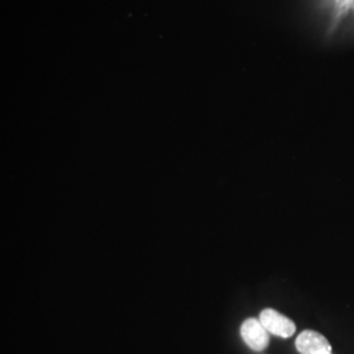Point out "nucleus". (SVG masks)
<instances>
[{
    "mask_svg": "<svg viewBox=\"0 0 354 354\" xmlns=\"http://www.w3.org/2000/svg\"><path fill=\"white\" fill-rule=\"evenodd\" d=\"M260 322L263 323L268 332L283 339L291 337L295 332L294 322L272 308H266L260 314Z\"/></svg>",
    "mask_w": 354,
    "mask_h": 354,
    "instance_id": "obj_1",
    "label": "nucleus"
},
{
    "mask_svg": "<svg viewBox=\"0 0 354 354\" xmlns=\"http://www.w3.org/2000/svg\"><path fill=\"white\" fill-rule=\"evenodd\" d=\"M244 342L253 351H264L269 344V335L260 319H247L241 329Z\"/></svg>",
    "mask_w": 354,
    "mask_h": 354,
    "instance_id": "obj_2",
    "label": "nucleus"
},
{
    "mask_svg": "<svg viewBox=\"0 0 354 354\" xmlns=\"http://www.w3.org/2000/svg\"><path fill=\"white\" fill-rule=\"evenodd\" d=\"M297 349L302 354H324L330 353L332 348L328 340L319 332L315 330H304L297 339Z\"/></svg>",
    "mask_w": 354,
    "mask_h": 354,
    "instance_id": "obj_3",
    "label": "nucleus"
},
{
    "mask_svg": "<svg viewBox=\"0 0 354 354\" xmlns=\"http://www.w3.org/2000/svg\"><path fill=\"white\" fill-rule=\"evenodd\" d=\"M324 354H332V353H324Z\"/></svg>",
    "mask_w": 354,
    "mask_h": 354,
    "instance_id": "obj_4",
    "label": "nucleus"
}]
</instances>
